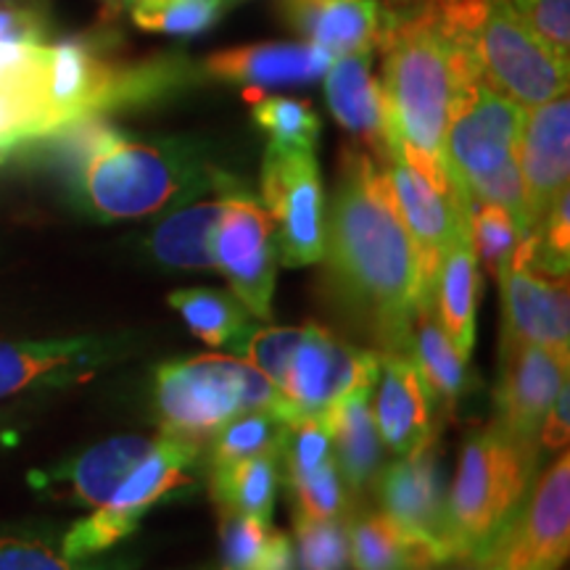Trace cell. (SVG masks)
Listing matches in <instances>:
<instances>
[{"mask_svg":"<svg viewBox=\"0 0 570 570\" xmlns=\"http://www.w3.org/2000/svg\"><path fill=\"white\" fill-rule=\"evenodd\" d=\"M198 458H202L198 441L161 436L101 508L138 529L140 518L156 502L177 494L180 489L194 487V468L198 465Z\"/></svg>","mask_w":570,"mask_h":570,"instance_id":"obj_22","label":"cell"},{"mask_svg":"<svg viewBox=\"0 0 570 570\" xmlns=\"http://www.w3.org/2000/svg\"><path fill=\"white\" fill-rule=\"evenodd\" d=\"M254 122L269 135V142L288 148H306L315 151L320 140V117L312 111L309 104L296 101V98H256L254 101Z\"/></svg>","mask_w":570,"mask_h":570,"instance_id":"obj_34","label":"cell"},{"mask_svg":"<svg viewBox=\"0 0 570 570\" xmlns=\"http://www.w3.org/2000/svg\"><path fill=\"white\" fill-rule=\"evenodd\" d=\"M377 365V354L346 344L323 325L309 323L285 370L281 394L296 417L325 415L352 391L375 389Z\"/></svg>","mask_w":570,"mask_h":570,"instance_id":"obj_14","label":"cell"},{"mask_svg":"<svg viewBox=\"0 0 570 570\" xmlns=\"http://www.w3.org/2000/svg\"><path fill=\"white\" fill-rule=\"evenodd\" d=\"M518 169L523 177L531 223L547 217L554 198L568 190L570 180V101L554 98L525 111L518 142Z\"/></svg>","mask_w":570,"mask_h":570,"instance_id":"obj_17","label":"cell"},{"mask_svg":"<svg viewBox=\"0 0 570 570\" xmlns=\"http://www.w3.org/2000/svg\"><path fill=\"white\" fill-rule=\"evenodd\" d=\"M377 48L383 51L381 90L391 127L407 151L444 161L449 114L465 80L479 75L465 48L452 38L436 3L415 11H383Z\"/></svg>","mask_w":570,"mask_h":570,"instance_id":"obj_3","label":"cell"},{"mask_svg":"<svg viewBox=\"0 0 570 570\" xmlns=\"http://www.w3.org/2000/svg\"><path fill=\"white\" fill-rule=\"evenodd\" d=\"M331 61V53L309 42H256L212 53L204 61V71L214 80L240 85L248 101H256L265 88L320 80Z\"/></svg>","mask_w":570,"mask_h":570,"instance_id":"obj_19","label":"cell"},{"mask_svg":"<svg viewBox=\"0 0 570 570\" xmlns=\"http://www.w3.org/2000/svg\"><path fill=\"white\" fill-rule=\"evenodd\" d=\"M323 259L386 352H407L412 309L431 288L423 285L415 244L399 217L389 177L370 154H344L327 212Z\"/></svg>","mask_w":570,"mask_h":570,"instance_id":"obj_1","label":"cell"},{"mask_svg":"<svg viewBox=\"0 0 570 570\" xmlns=\"http://www.w3.org/2000/svg\"><path fill=\"white\" fill-rule=\"evenodd\" d=\"M285 483L294 497V518L346 520L352 515V497H348V487L336 465V458L302 475V479Z\"/></svg>","mask_w":570,"mask_h":570,"instance_id":"obj_33","label":"cell"},{"mask_svg":"<svg viewBox=\"0 0 570 570\" xmlns=\"http://www.w3.org/2000/svg\"><path fill=\"white\" fill-rule=\"evenodd\" d=\"M248 410H269L296 420L281 389L252 362L235 356H194L169 362L156 373V412L164 436H180L202 444L225 423Z\"/></svg>","mask_w":570,"mask_h":570,"instance_id":"obj_6","label":"cell"},{"mask_svg":"<svg viewBox=\"0 0 570 570\" xmlns=\"http://www.w3.org/2000/svg\"><path fill=\"white\" fill-rule=\"evenodd\" d=\"M523 122V106L489 88L479 75L465 80L444 132V161L462 188L515 159Z\"/></svg>","mask_w":570,"mask_h":570,"instance_id":"obj_10","label":"cell"},{"mask_svg":"<svg viewBox=\"0 0 570 570\" xmlns=\"http://www.w3.org/2000/svg\"><path fill=\"white\" fill-rule=\"evenodd\" d=\"M230 0H159V3L132 6V21L146 32L188 35L206 32L223 17Z\"/></svg>","mask_w":570,"mask_h":570,"instance_id":"obj_35","label":"cell"},{"mask_svg":"<svg viewBox=\"0 0 570 570\" xmlns=\"http://www.w3.org/2000/svg\"><path fill=\"white\" fill-rule=\"evenodd\" d=\"M375 3L381 6L383 11L402 13V11H415V9H423V6L439 3V0H375Z\"/></svg>","mask_w":570,"mask_h":570,"instance_id":"obj_43","label":"cell"},{"mask_svg":"<svg viewBox=\"0 0 570 570\" xmlns=\"http://www.w3.org/2000/svg\"><path fill=\"white\" fill-rule=\"evenodd\" d=\"M209 470V489L219 512H238L269 523L283 487L281 454H259Z\"/></svg>","mask_w":570,"mask_h":570,"instance_id":"obj_28","label":"cell"},{"mask_svg":"<svg viewBox=\"0 0 570 570\" xmlns=\"http://www.w3.org/2000/svg\"><path fill=\"white\" fill-rule=\"evenodd\" d=\"M415 362L420 377L431 391L436 407L454 410L475 386L470 373V360L460 354V348L449 341L444 327L439 323L433 291L417 298L407 327V352Z\"/></svg>","mask_w":570,"mask_h":570,"instance_id":"obj_24","label":"cell"},{"mask_svg":"<svg viewBox=\"0 0 570 570\" xmlns=\"http://www.w3.org/2000/svg\"><path fill=\"white\" fill-rule=\"evenodd\" d=\"M568 354L547 346L502 344L497 425L515 439L537 441L541 420L568 383Z\"/></svg>","mask_w":570,"mask_h":570,"instance_id":"obj_16","label":"cell"},{"mask_svg":"<svg viewBox=\"0 0 570 570\" xmlns=\"http://www.w3.org/2000/svg\"><path fill=\"white\" fill-rule=\"evenodd\" d=\"M238 185L230 180L217 202H194L169 214L151 235V252L161 265L180 269H214L212 238L225 209V194Z\"/></svg>","mask_w":570,"mask_h":570,"instance_id":"obj_27","label":"cell"},{"mask_svg":"<svg viewBox=\"0 0 570 570\" xmlns=\"http://www.w3.org/2000/svg\"><path fill=\"white\" fill-rule=\"evenodd\" d=\"M46 140L77 204L104 223L148 217L230 180L194 148L130 140L104 117L82 119Z\"/></svg>","mask_w":570,"mask_h":570,"instance_id":"obj_2","label":"cell"},{"mask_svg":"<svg viewBox=\"0 0 570 570\" xmlns=\"http://www.w3.org/2000/svg\"><path fill=\"white\" fill-rule=\"evenodd\" d=\"M373 417L381 441L394 454H412L431 446L436 436L431 391L420 377L415 362L402 352L381 354Z\"/></svg>","mask_w":570,"mask_h":570,"instance_id":"obj_18","label":"cell"},{"mask_svg":"<svg viewBox=\"0 0 570 570\" xmlns=\"http://www.w3.org/2000/svg\"><path fill=\"white\" fill-rule=\"evenodd\" d=\"M570 407V389L568 383L554 396V402L547 410L544 420H541L537 441L541 449H566L568 444V410Z\"/></svg>","mask_w":570,"mask_h":570,"instance_id":"obj_41","label":"cell"},{"mask_svg":"<svg viewBox=\"0 0 570 570\" xmlns=\"http://www.w3.org/2000/svg\"><path fill=\"white\" fill-rule=\"evenodd\" d=\"M479 259L470 246L468 233L454 240L441 259L436 281H433V306L439 323L462 356L473 352L475 344V309H479Z\"/></svg>","mask_w":570,"mask_h":570,"instance_id":"obj_26","label":"cell"},{"mask_svg":"<svg viewBox=\"0 0 570 570\" xmlns=\"http://www.w3.org/2000/svg\"><path fill=\"white\" fill-rule=\"evenodd\" d=\"M502 285V344H537L570 352L568 275H547L512 254L499 273Z\"/></svg>","mask_w":570,"mask_h":570,"instance_id":"obj_15","label":"cell"},{"mask_svg":"<svg viewBox=\"0 0 570 570\" xmlns=\"http://www.w3.org/2000/svg\"><path fill=\"white\" fill-rule=\"evenodd\" d=\"M436 9L481 80L525 111L568 92L570 61L520 19L510 0H439Z\"/></svg>","mask_w":570,"mask_h":570,"instance_id":"obj_4","label":"cell"},{"mask_svg":"<svg viewBox=\"0 0 570 570\" xmlns=\"http://www.w3.org/2000/svg\"><path fill=\"white\" fill-rule=\"evenodd\" d=\"M373 483L383 515L394 520L410 541L412 570L454 560L446 537V497L433 444L402 454V460L381 470Z\"/></svg>","mask_w":570,"mask_h":570,"instance_id":"obj_12","label":"cell"},{"mask_svg":"<svg viewBox=\"0 0 570 570\" xmlns=\"http://www.w3.org/2000/svg\"><path fill=\"white\" fill-rule=\"evenodd\" d=\"M539 468V444L497 423L473 433L460 454L446 499V537L454 560H479L515 515Z\"/></svg>","mask_w":570,"mask_h":570,"instance_id":"obj_5","label":"cell"},{"mask_svg":"<svg viewBox=\"0 0 570 570\" xmlns=\"http://www.w3.org/2000/svg\"><path fill=\"white\" fill-rule=\"evenodd\" d=\"M298 568L302 570H346L348 533L346 520L294 518Z\"/></svg>","mask_w":570,"mask_h":570,"instance_id":"obj_37","label":"cell"},{"mask_svg":"<svg viewBox=\"0 0 570 570\" xmlns=\"http://www.w3.org/2000/svg\"><path fill=\"white\" fill-rule=\"evenodd\" d=\"M370 396H373V389H356L338 399L323 415L333 446H336V465L348 491H365L381 473L383 441L377 433L373 407H370Z\"/></svg>","mask_w":570,"mask_h":570,"instance_id":"obj_25","label":"cell"},{"mask_svg":"<svg viewBox=\"0 0 570 570\" xmlns=\"http://www.w3.org/2000/svg\"><path fill=\"white\" fill-rule=\"evenodd\" d=\"M302 336L304 327H252L233 348L281 389Z\"/></svg>","mask_w":570,"mask_h":570,"instance_id":"obj_38","label":"cell"},{"mask_svg":"<svg viewBox=\"0 0 570 570\" xmlns=\"http://www.w3.org/2000/svg\"><path fill=\"white\" fill-rule=\"evenodd\" d=\"M348 560L354 570H412L410 541L383 512L352 520Z\"/></svg>","mask_w":570,"mask_h":570,"instance_id":"obj_31","label":"cell"},{"mask_svg":"<svg viewBox=\"0 0 570 570\" xmlns=\"http://www.w3.org/2000/svg\"><path fill=\"white\" fill-rule=\"evenodd\" d=\"M127 348L130 341L122 336L0 341V402L90 381L122 360Z\"/></svg>","mask_w":570,"mask_h":570,"instance_id":"obj_13","label":"cell"},{"mask_svg":"<svg viewBox=\"0 0 570 570\" xmlns=\"http://www.w3.org/2000/svg\"><path fill=\"white\" fill-rule=\"evenodd\" d=\"M269 537V523L223 512L219 523V550H223V570H252L259 560Z\"/></svg>","mask_w":570,"mask_h":570,"instance_id":"obj_39","label":"cell"},{"mask_svg":"<svg viewBox=\"0 0 570 570\" xmlns=\"http://www.w3.org/2000/svg\"><path fill=\"white\" fill-rule=\"evenodd\" d=\"M262 202L275 225L277 259L285 267L323 262L327 204L315 151L269 142L262 164Z\"/></svg>","mask_w":570,"mask_h":570,"instance_id":"obj_7","label":"cell"},{"mask_svg":"<svg viewBox=\"0 0 570 570\" xmlns=\"http://www.w3.org/2000/svg\"><path fill=\"white\" fill-rule=\"evenodd\" d=\"M214 267L230 283L235 298L259 320L273 317L277 281L275 225L265 206L240 185L225 194V209L212 238Z\"/></svg>","mask_w":570,"mask_h":570,"instance_id":"obj_11","label":"cell"},{"mask_svg":"<svg viewBox=\"0 0 570 570\" xmlns=\"http://www.w3.org/2000/svg\"><path fill=\"white\" fill-rule=\"evenodd\" d=\"M465 219L475 259L487 267L489 275L499 277V273L508 267L510 256L515 254L520 240L525 238V233L520 230L515 219L502 206L481 204L473 202V198H468Z\"/></svg>","mask_w":570,"mask_h":570,"instance_id":"obj_32","label":"cell"},{"mask_svg":"<svg viewBox=\"0 0 570 570\" xmlns=\"http://www.w3.org/2000/svg\"><path fill=\"white\" fill-rule=\"evenodd\" d=\"M568 550L570 458L562 452L473 566L479 570H560Z\"/></svg>","mask_w":570,"mask_h":570,"instance_id":"obj_8","label":"cell"},{"mask_svg":"<svg viewBox=\"0 0 570 570\" xmlns=\"http://www.w3.org/2000/svg\"><path fill=\"white\" fill-rule=\"evenodd\" d=\"M117 560H71L61 547L35 537H0V570H125Z\"/></svg>","mask_w":570,"mask_h":570,"instance_id":"obj_36","label":"cell"},{"mask_svg":"<svg viewBox=\"0 0 570 570\" xmlns=\"http://www.w3.org/2000/svg\"><path fill=\"white\" fill-rule=\"evenodd\" d=\"M285 21L304 42L336 56L375 48L383 9L375 0H281Z\"/></svg>","mask_w":570,"mask_h":570,"instance_id":"obj_23","label":"cell"},{"mask_svg":"<svg viewBox=\"0 0 570 570\" xmlns=\"http://www.w3.org/2000/svg\"><path fill=\"white\" fill-rule=\"evenodd\" d=\"M377 164L389 177L396 212L415 244L423 285L433 291L441 259L454 246V240L468 233L465 188L454 175L436 180V177H428L417 167H412L404 159L396 132L391 135L389 151Z\"/></svg>","mask_w":570,"mask_h":570,"instance_id":"obj_9","label":"cell"},{"mask_svg":"<svg viewBox=\"0 0 570 570\" xmlns=\"http://www.w3.org/2000/svg\"><path fill=\"white\" fill-rule=\"evenodd\" d=\"M252 570H294V547L291 539L281 531L269 529L267 544Z\"/></svg>","mask_w":570,"mask_h":570,"instance_id":"obj_42","label":"cell"},{"mask_svg":"<svg viewBox=\"0 0 570 570\" xmlns=\"http://www.w3.org/2000/svg\"><path fill=\"white\" fill-rule=\"evenodd\" d=\"M373 61L375 48L336 56L323 77L327 106L336 122L365 142L377 161H383L394 127L381 82L373 77Z\"/></svg>","mask_w":570,"mask_h":570,"instance_id":"obj_20","label":"cell"},{"mask_svg":"<svg viewBox=\"0 0 570 570\" xmlns=\"http://www.w3.org/2000/svg\"><path fill=\"white\" fill-rule=\"evenodd\" d=\"M154 444L156 441L142 436H114L59 468L32 475V481L40 491L63 489L71 502L96 510L109 502L114 491L122 487V481L151 452Z\"/></svg>","mask_w":570,"mask_h":570,"instance_id":"obj_21","label":"cell"},{"mask_svg":"<svg viewBox=\"0 0 570 570\" xmlns=\"http://www.w3.org/2000/svg\"><path fill=\"white\" fill-rule=\"evenodd\" d=\"M288 420L269 410H248L235 415L212 436L209 468L230 465L259 454H281Z\"/></svg>","mask_w":570,"mask_h":570,"instance_id":"obj_30","label":"cell"},{"mask_svg":"<svg viewBox=\"0 0 570 570\" xmlns=\"http://www.w3.org/2000/svg\"><path fill=\"white\" fill-rule=\"evenodd\" d=\"M196 338L209 346H235L252 331L246 306L230 294L212 288H185L169 296Z\"/></svg>","mask_w":570,"mask_h":570,"instance_id":"obj_29","label":"cell"},{"mask_svg":"<svg viewBox=\"0 0 570 570\" xmlns=\"http://www.w3.org/2000/svg\"><path fill=\"white\" fill-rule=\"evenodd\" d=\"M510 6L554 53L570 61V0H510Z\"/></svg>","mask_w":570,"mask_h":570,"instance_id":"obj_40","label":"cell"}]
</instances>
